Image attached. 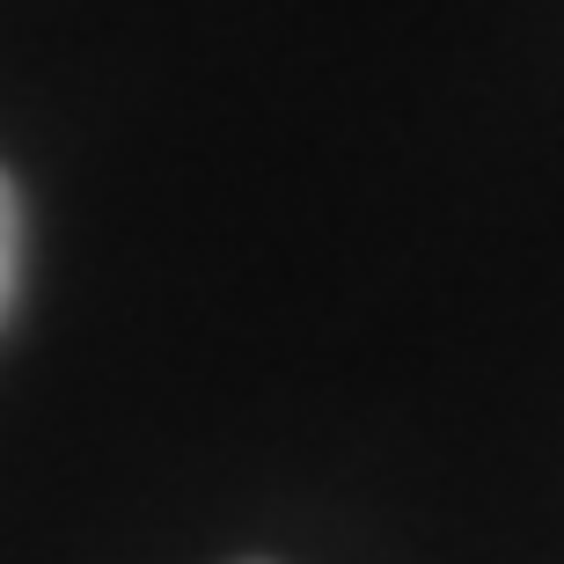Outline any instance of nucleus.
I'll return each mask as SVG.
<instances>
[{
	"label": "nucleus",
	"mask_w": 564,
	"mask_h": 564,
	"mask_svg": "<svg viewBox=\"0 0 564 564\" xmlns=\"http://www.w3.org/2000/svg\"><path fill=\"white\" fill-rule=\"evenodd\" d=\"M15 286H22V198L8 184V169H0V323L15 308Z\"/></svg>",
	"instance_id": "f257e3e1"
}]
</instances>
